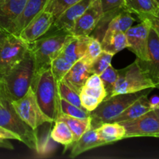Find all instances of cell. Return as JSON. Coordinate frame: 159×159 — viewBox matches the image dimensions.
I'll return each mask as SVG.
<instances>
[{"label": "cell", "instance_id": "obj_1", "mask_svg": "<svg viewBox=\"0 0 159 159\" xmlns=\"http://www.w3.org/2000/svg\"><path fill=\"white\" fill-rule=\"evenodd\" d=\"M34 63L30 51L19 63L0 73V95L9 102L23 97L30 87Z\"/></svg>", "mask_w": 159, "mask_h": 159}, {"label": "cell", "instance_id": "obj_2", "mask_svg": "<svg viewBox=\"0 0 159 159\" xmlns=\"http://www.w3.org/2000/svg\"><path fill=\"white\" fill-rule=\"evenodd\" d=\"M30 87L43 113L54 122L61 114L60 96L51 67L34 71Z\"/></svg>", "mask_w": 159, "mask_h": 159}, {"label": "cell", "instance_id": "obj_3", "mask_svg": "<svg viewBox=\"0 0 159 159\" xmlns=\"http://www.w3.org/2000/svg\"><path fill=\"white\" fill-rule=\"evenodd\" d=\"M152 88L137 93L118 94L104 99L97 108L90 113L92 128H96L103 123L113 122L127 107L144 96H148Z\"/></svg>", "mask_w": 159, "mask_h": 159}, {"label": "cell", "instance_id": "obj_4", "mask_svg": "<svg viewBox=\"0 0 159 159\" xmlns=\"http://www.w3.org/2000/svg\"><path fill=\"white\" fill-rule=\"evenodd\" d=\"M0 127L18 136L20 142L31 150L39 152L40 141L36 130L31 128L12 108L11 102L0 95Z\"/></svg>", "mask_w": 159, "mask_h": 159}, {"label": "cell", "instance_id": "obj_5", "mask_svg": "<svg viewBox=\"0 0 159 159\" xmlns=\"http://www.w3.org/2000/svg\"><path fill=\"white\" fill-rule=\"evenodd\" d=\"M117 71V80L110 97L118 94L137 93L147 89L156 88L155 82L141 67L138 58L126 68Z\"/></svg>", "mask_w": 159, "mask_h": 159}, {"label": "cell", "instance_id": "obj_6", "mask_svg": "<svg viewBox=\"0 0 159 159\" xmlns=\"http://www.w3.org/2000/svg\"><path fill=\"white\" fill-rule=\"evenodd\" d=\"M69 37L70 34L67 33H56L41 37L30 43V51L34 59V71L50 67L52 60L60 54Z\"/></svg>", "mask_w": 159, "mask_h": 159}, {"label": "cell", "instance_id": "obj_7", "mask_svg": "<svg viewBox=\"0 0 159 159\" xmlns=\"http://www.w3.org/2000/svg\"><path fill=\"white\" fill-rule=\"evenodd\" d=\"M11 105L20 119L34 130H37L46 123H54V120L43 113L31 87L23 97L11 102Z\"/></svg>", "mask_w": 159, "mask_h": 159}, {"label": "cell", "instance_id": "obj_8", "mask_svg": "<svg viewBox=\"0 0 159 159\" xmlns=\"http://www.w3.org/2000/svg\"><path fill=\"white\" fill-rule=\"evenodd\" d=\"M29 48L30 43L20 36L9 34L0 45V73L19 63Z\"/></svg>", "mask_w": 159, "mask_h": 159}, {"label": "cell", "instance_id": "obj_9", "mask_svg": "<svg viewBox=\"0 0 159 159\" xmlns=\"http://www.w3.org/2000/svg\"><path fill=\"white\" fill-rule=\"evenodd\" d=\"M125 128L124 138L155 137L159 134V120L153 110L131 120L120 123Z\"/></svg>", "mask_w": 159, "mask_h": 159}, {"label": "cell", "instance_id": "obj_10", "mask_svg": "<svg viewBox=\"0 0 159 159\" xmlns=\"http://www.w3.org/2000/svg\"><path fill=\"white\" fill-rule=\"evenodd\" d=\"M151 25L148 20H141L139 24L131 26L125 32L127 49L135 54L140 61L148 60V40Z\"/></svg>", "mask_w": 159, "mask_h": 159}, {"label": "cell", "instance_id": "obj_11", "mask_svg": "<svg viewBox=\"0 0 159 159\" xmlns=\"http://www.w3.org/2000/svg\"><path fill=\"white\" fill-rule=\"evenodd\" d=\"M103 15L99 0H94L89 7L75 23L68 34L75 37L90 36Z\"/></svg>", "mask_w": 159, "mask_h": 159}, {"label": "cell", "instance_id": "obj_12", "mask_svg": "<svg viewBox=\"0 0 159 159\" xmlns=\"http://www.w3.org/2000/svg\"><path fill=\"white\" fill-rule=\"evenodd\" d=\"M54 19L51 12L46 10L42 11L22 30L19 36L28 43H33L51 30Z\"/></svg>", "mask_w": 159, "mask_h": 159}, {"label": "cell", "instance_id": "obj_13", "mask_svg": "<svg viewBox=\"0 0 159 159\" xmlns=\"http://www.w3.org/2000/svg\"><path fill=\"white\" fill-rule=\"evenodd\" d=\"M94 0H81L64 10L57 18L54 19L51 27L56 33L68 34L76 20L83 14Z\"/></svg>", "mask_w": 159, "mask_h": 159}, {"label": "cell", "instance_id": "obj_14", "mask_svg": "<svg viewBox=\"0 0 159 159\" xmlns=\"http://www.w3.org/2000/svg\"><path fill=\"white\" fill-rule=\"evenodd\" d=\"M140 65L149 75L155 84L159 82V37L153 28L149 30L148 40V60L142 61L138 59Z\"/></svg>", "mask_w": 159, "mask_h": 159}, {"label": "cell", "instance_id": "obj_15", "mask_svg": "<svg viewBox=\"0 0 159 159\" xmlns=\"http://www.w3.org/2000/svg\"><path fill=\"white\" fill-rule=\"evenodd\" d=\"M26 0H0V28L12 34L14 23L23 11Z\"/></svg>", "mask_w": 159, "mask_h": 159}, {"label": "cell", "instance_id": "obj_16", "mask_svg": "<svg viewBox=\"0 0 159 159\" xmlns=\"http://www.w3.org/2000/svg\"><path fill=\"white\" fill-rule=\"evenodd\" d=\"M89 66L81 59L77 61L73 64L61 81L79 93L88 78L92 75Z\"/></svg>", "mask_w": 159, "mask_h": 159}, {"label": "cell", "instance_id": "obj_17", "mask_svg": "<svg viewBox=\"0 0 159 159\" xmlns=\"http://www.w3.org/2000/svg\"><path fill=\"white\" fill-rule=\"evenodd\" d=\"M47 2L48 0H26L21 14L14 23L12 34L19 35L34 17L44 10Z\"/></svg>", "mask_w": 159, "mask_h": 159}, {"label": "cell", "instance_id": "obj_18", "mask_svg": "<svg viewBox=\"0 0 159 159\" xmlns=\"http://www.w3.org/2000/svg\"><path fill=\"white\" fill-rule=\"evenodd\" d=\"M124 9L131 14L138 16L139 20H149L159 10L155 0H124Z\"/></svg>", "mask_w": 159, "mask_h": 159}, {"label": "cell", "instance_id": "obj_19", "mask_svg": "<svg viewBox=\"0 0 159 159\" xmlns=\"http://www.w3.org/2000/svg\"><path fill=\"white\" fill-rule=\"evenodd\" d=\"M103 145H107V144L99 138L95 128H91L70 145L71 150L69 157L71 158H76L87 151Z\"/></svg>", "mask_w": 159, "mask_h": 159}, {"label": "cell", "instance_id": "obj_20", "mask_svg": "<svg viewBox=\"0 0 159 159\" xmlns=\"http://www.w3.org/2000/svg\"><path fill=\"white\" fill-rule=\"evenodd\" d=\"M89 36L75 37L70 35L62 48L61 54L69 61L75 63L80 60L85 54L88 46Z\"/></svg>", "mask_w": 159, "mask_h": 159}, {"label": "cell", "instance_id": "obj_21", "mask_svg": "<svg viewBox=\"0 0 159 159\" xmlns=\"http://www.w3.org/2000/svg\"><path fill=\"white\" fill-rule=\"evenodd\" d=\"M154 109V104L148 99V96H144L135 101L133 104L127 107L117 118L113 122L122 123L135 119Z\"/></svg>", "mask_w": 159, "mask_h": 159}, {"label": "cell", "instance_id": "obj_22", "mask_svg": "<svg viewBox=\"0 0 159 159\" xmlns=\"http://www.w3.org/2000/svg\"><path fill=\"white\" fill-rule=\"evenodd\" d=\"M99 138L107 144L124 139L125 128L120 123L107 122L103 123L100 126L95 128Z\"/></svg>", "mask_w": 159, "mask_h": 159}, {"label": "cell", "instance_id": "obj_23", "mask_svg": "<svg viewBox=\"0 0 159 159\" xmlns=\"http://www.w3.org/2000/svg\"><path fill=\"white\" fill-rule=\"evenodd\" d=\"M101 45L102 51H108L113 54H117L128 47L127 37L124 32L105 34L101 40Z\"/></svg>", "mask_w": 159, "mask_h": 159}, {"label": "cell", "instance_id": "obj_24", "mask_svg": "<svg viewBox=\"0 0 159 159\" xmlns=\"http://www.w3.org/2000/svg\"><path fill=\"white\" fill-rule=\"evenodd\" d=\"M51 138L53 141L58 144L69 147L75 141L72 132L65 121L60 119L54 120V126L51 132Z\"/></svg>", "mask_w": 159, "mask_h": 159}, {"label": "cell", "instance_id": "obj_25", "mask_svg": "<svg viewBox=\"0 0 159 159\" xmlns=\"http://www.w3.org/2000/svg\"><path fill=\"white\" fill-rule=\"evenodd\" d=\"M134 22L135 19L132 16L131 13L124 9L120 12H118L110 20L105 34H110L116 32L125 33L129 28L131 27Z\"/></svg>", "mask_w": 159, "mask_h": 159}, {"label": "cell", "instance_id": "obj_26", "mask_svg": "<svg viewBox=\"0 0 159 159\" xmlns=\"http://www.w3.org/2000/svg\"><path fill=\"white\" fill-rule=\"evenodd\" d=\"M57 119L65 121L72 132L75 141L79 140L84 134L92 128L91 116L84 119L72 117L61 113Z\"/></svg>", "mask_w": 159, "mask_h": 159}, {"label": "cell", "instance_id": "obj_27", "mask_svg": "<svg viewBox=\"0 0 159 159\" xmlns=\"http://www.w3.org/2000/svg\"><path fill=\"white\" fill-rule=\"evenodd\" d=\"M73 64L74 63L67 60L61 53L57 57L53 59L50 67H51L52 74L57 82H60L63 79L65 75L71 68Z\"/></svg>", "mask_w": 159, "mask_h": 159}, {"label": "cell", "instance_id": "obj_28", "mask_svg": "<svg viewBox=\"0 0 159 159\" xmlns=\"http://www.w3.org/2000/svg\"><path fill=\"white\" fill-rule=\"evenodd\" d=\"M115 54L108 51H102L101 54L95 59L94 61L90 65V71L92 74L100 75L108 67L111 65L112 59Z\"/></svg>", "mask_w": 159, "mask_h": 159}, {"label": "cell", "instance_id": "obj_29", "mask_svg": "<svg viewBox=\"0 0 159 159\" xmlns=\"http://www.w3.org/2000/svg\"><path fill=\"white\" fill-rule=\"evenodd\" d=\"M60 107H61V113L67 115V116H72L75 118H84L89 117L90 112L86 110L82 107H76L73 104L70 103L69 102L66 101L65 99L60 97Z\"/></svg>", "mask_w": 159, "mask_h": 159}, {"label": "cell", "instance_id": "obj_30", "mask_svg": "<svg viewBox=\"0 0 159 159\" xmlns=\"http://www.w3.org/2000/svg\"><path fill=\"white\" fill-rule=\"evenodd\" d=\"M57 89H58L59 96L62 99H65L70 103L79 107H82L81 104L79 93L75 90L72 89L71 87L65 84L63 81L57 82ZM83 108V107H82Z\"/></svg>", "mask_w": 159, "mask_h": 159}, {"label": "cell", "instance_id": "obj_31", "mask_svg": "<svg viewBox=\"0 0 159 159\" xmlns=\"http://www.w3.org/2000/svg\"><path fill=\"white\" fill-rule=\"evenodd\" d=\"M102 51V48L101 42L98 39L89 36V40L86 51H85L83 57L81 58V60L90 65L94 61L95 59L101 54Z\"/></svg>", "mask_w": 159, "mask_h": 159}, {"label": "cell", "instance_id": "obj_32", "mask_svg": "<svg viewBox=\"0 0 159 159\" xmlns=\"http://www.w3.org/2000/svg\"><path fill=\"white\" fill-rule=\"evenodd\" d=\"M99 76H100L101 80L102 82V85H103L104 88H105L106 91H107V96L106 99H107L111 95L113 88H114L115 83H116V80H117L118 71L110 65L105 71H102L99 75Z\"/></svg>", "mask_w": 159, "mask_h": 159}, {"label": "cell", "instance_id": "obj_33", "mask_svg": "<svg viewBox=\"0 0 159 159\" xmlns=\"http://www.w3.org/2000/svg\"><path fill=\"white\" fill-rule=\"evenodd\" d=\"M81 0H48L44 10L51 12L57 18L64 10Z\"/></svg>", "mask_w": 159, "mask_h": 159}, {"label": "cell", "instance_id": "obj_34", "mask_svg": "<svg viewBox=\"0 0 159 159\" xmlns=\"http://www.w3.org/2000/svg\"><path fill=\"white\" fill-rule=\"evenodd\" d=\"M79 98H80L81 104L82 107L89 112H93V110H96L98 106L101 103V101L84 92L80 91L79 93Z\"/></svg>", "mask_w": 159, "mask_h": 159}, {"label": "cell", "instance_id": "obj_35", "mask_svg": "<svg viewBox=\"0 0 159 159\" xmlns=\"http://www.w3.org/2000/svg\"><path fill=\"white\" fill-rule=\"evenodd\" d=\"M81 91L84 92V93L99 99L101 102H102L107 96V91H106L103 85L99 87H96V88H89V87L83 86Z\"/></svg>", "mask_w": 159, "mask_h": 159}, {"label": "cell", "instance_id": "obj_36", "mask_svg": "<svg viewBox=\"0 0 159 159\" xmlns=\"http://www.w3.org/2000/svg\"><path fill=\"white\" fill-rule=\"evenodd\" d=\"M99 1L100 2L103 13L124 7V0H99Z\"/></svg>", "mask_w": 159, "mask_h": 159}, {"label": "cell", "instance_id": "obj_37", "mask_svg": "<svg viewBox=\"0 0 159 159\" xmlns=\"http://www.w3.org/2000/svg\"><path fill=\"white\" fill-rule=\"evenodd\" d=\"M102 85V82L99 75L92 74L85 82L84 86L89 87V88H96Z\"/></svg>", "mask_w": 159, "mask_h": 159}, {"label": "cell", "instance_id": "obj_38", "mask_svg": "<svg viewBox=\"0 0 159 159\" xmlns=\"http://www.w3.org/2000/svg\"><path fill=\"white\" fill-rule=\"evenodd\" d=\"M0 139H7V140H17L20 141V139L18 136L14 134L9 130L0 127Z\"/></svg>", "mask_w": 159, "mask_h": 159}, {"label": "cell", "instance_id": "obj_39", "mask_svg": "<svg viewBox=\"0 0 159 159\" xmlns=\"http://www.w3.org/2000/svg\"><path fill=\"white\" fill-rule=\"evenodd\" d=\"M148 20L150 23L151 27L155 30V31L157 33L159 37V10L153 17H152V18Z\"/></svg>", "mask_w": 159, "mask_h": 159}, {"label": "cell", "instance_id": "obj_40", "mask_svg": "<svg viewBox=\"0 0 159 159\" xmlns=\"http://www.w3.org/2000/svg\"><path fill=\"white\" fill-rule=\"evenodd\" d=\"M0 148L9 149V150H12V149H14L12 144H11L10 141L7 139H0Z\"/></svg>", "mask_w": 159, "mask_h": 159}, {"label": "cell", "instance_id": "obj_41", "mask_svg": "<svg viewBox=\"0 0 159 159\" xmlns=\"http://www.w3.org/2000/svg\"><path fill=\"white\" fill-rule=\"evenodd\" d=\"M9 34H8V33L5 32L4 30H2L0 28V45L2 44V43L4 41V40L6 38V37H7Z\"/></svg>", "mask_w": 159, "mask_h": 159}, {"label": "cell", "instance_id": "obj_42", "mask_svg": "<svg viewBox=\"0 0 159 159\" xmlns=\"http://www.w3.org/2000/svg\"><path fill=\"white\" fill-rule=\"evenodd\" d=\"M153 111H154V113H155L157 118H158V120H159V107H155V108H154Z\"/></svg>", "mask_w": 159, "mask_h": 159}, {"label": "cell", "instance_id": "obj_43", "mask_svg": "<svg viewBox=\"0 0 159 159\" xmlns=\"http://www.w3.org/2000/svg\"><path fill=\"white\" fill-rule=\"evenodd\" d=\"M156 88H158V89H159V82L158 83V85H157V87H156Z\"/></svg>", "mask_w": 159, "mask_h": 159}, {"label": "cell", "instance_id": "obj_44", "mask_svg": "<svg viewBox=\"0 0 159 159\" xmlns=\"http://www.w3.org/2000/svg\"><path fill=\"white\" fill-rule=\"evenodd\" d=\"M155 1H156L157 3H158V4L159 5V0H155Z\"/></svg>", "mask_w": 159, "mask_h": 159}, {"label": "cell", "instance_id": "obj_45", "mask_svg": "<svg viewBox=\"0 0 159 159\" xmlns=\"http://www.w3.org/2000/svg\"><path fill=\"white\" fill-rule=\"evenodd\" d=\"M156 138H159V134L157 135V136H156Z\"/></svg>", "mask_w": 159, "mask_h": 159}]
</instances>
